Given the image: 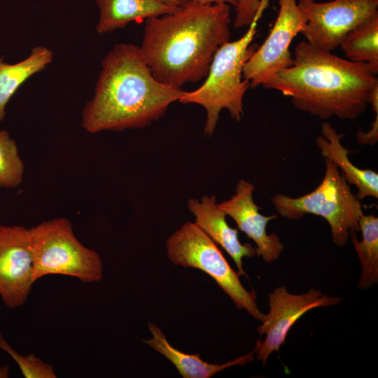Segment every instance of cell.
Listing matches in <instances>:
<instances>
[{"mask_svg":"<svg viewBox=\"0 0 378 378\" xmlns=\"http://www.w3.org/2000/svg\"><path fill=\"white\" fill-rule=\"evenodd\" d=\"M340 48L347 59L368 64L378 73V13L356 26L344 38Z\"/></svg>","mask_w":378,"mask_h":378,"instance_id":"19","label":"cell"},{"mask_svg":"<svg viewBox=\"0 0 378 378\" xmlns=\"http://www.w3.org/2000/svg\"><path fill=\"white\" fill-rule=\"evenodd\" d=\"M0 349L6 352L16 362L25 378H56L53 365L43 361L33 354H18L0 332Z\"/></svg>","mask_w":378,"mask_h":378,"instance_id":"21","label":"cell"},{"mask_svg":"<svg viewBox=\"0 0 378 378\" xmlns=\"http://www.w3.org/2000/svg\"><path fill=\"white\" fill-rule=\"evenodd\" d=\"M368 104H370L373 111L378 113V84L373 86L368 95Z\"/></svg>","mask_w":378,"mask_h":378,"instance_id":"24","label":"cell"},{"mask_svg":"<svg viewBox=\"0 0 378 378\" xmlns=\"http://www.w3.org/2000/svg\"><path fill=\"white\" fill-rule=\"evenodd\" d=\"M184 92L158 81L139 47L118 43L102 61L94 96L82 111V127L91 134L146 127Z\"/></svg>","mask_w":378,"mask_h":378,"instance_id":"2","label":"cell"},{"mask_svg":"<svg viewBox=\"0 0 378 378\" xmlns=\"http://www.w3.org/2000/svg\"><path fill=\"white\" fill-rule=\"evenodd\" d=\"M166 247L174 265L203 271L216 282L238 309H244L260 322L264 321L266 314L258 309L256 293L245 289L240 275L230 267L218 244L195 222L184 223L170 235Z\"/></svg>","mask_w":378,"mask_h":378,"instance_id":"7","label":"cell"},{"mask_svg":"<svg viewBox=\"0 0 378 378\" xmlns=\"http://www.w3.org/2000/svg\"><path fill=\"white\" fill-rule=\"evenodd\" d=\"M298 1H304V0H298ZM307 1H318V0H307Z\"/></svg>","mask_w":378,"mask_h":378,"instance_id":"28","label":"cell"},{"mask_svg":"<svg viewBox=\"0 0 378 378\" xmlns=\"http://www.w3.org/2000/svg\"><path fill=\"white\" fill-rule=\"evenodd\" d=\"M29 229L0 225V297L13 309L26 303L34 284Z\"/></svg>","mask_w":378,"mask_h":378,"instance_id":"11","label":"cell"},{"mask_svg":"<svg viewBox=\"0 0 378 378\" xmlns=\"http://www.w3.org/2000/svg\"><path fill=\"white\" fill-rule=\"evenodd\" d=\"M268 300L269 313L257 328L260 335H266L255 354L258 360L263 365L273 352L279 351L289 330L302 316L314 308L337 304L342 301V298L329 296L315 288L295 295L289 293L283 286L271 292Z\"/></svg>","mask_w":378,"mask_h":378,"instance_id":"10","label":"cell"},{"mask_svg":"<svg viewBox=\"0 0 378 378\" xmlns=\"http://www.w3.org/2000/svg\"><path fill=\"white\" fill-rule=\"evenodd\" d=\"M253 191L252 183L241 179L235 193L218 206L235 221L239 230L255 242L256 254L270 263L279 258L284 245L276 234L267 233V223L276 219L277 216H264L259 212L260 208L254 202Z\"/></svg>","mask_w":378,"mask_h":378,"instance_id":"12","label":"cell"},{"mask_svg":"<svg viewBox=\"0 0 378 378\" xmlns=\"http://www.w3.org/2000/svg\"><path fill=\"white\" fill-rule=\"evenodd\" d=\"M230 6L185 0L174 13L146 20L139 49L153 76L176 88L205 78L229 41Z\"/></svg>","mask_w":378,"mask_h":378,"instance_id":"1","label":"cell"},{"mask_svg":"<svg viewBox=\"0 0 378 378\" xmlns=\"http://www.w3.org/2000/svg\"><path fill=\"white\" fill-rule=\"evenodd\" d=\"M53 59L46 47H34L24 59L8 64L0 58V122L6 115L5 108L19 87L34 74L42 71Z\"/></svg>","mask_w":378,"mask_h":378,"instance_id":"17","label":"cell"},{"mask_svg":"<svg viewBox=\"0 0 378 378\" xmlns=\"http://www.w3.org/2000/svg\"><path fill=\"white\" fill-rule=\"evenodd\" d=\"M29 229L34 283L51 274L71 276L85 284L102 279L99 255L77 239L67 218H55Z\"/></svg>","mask_w":378,"mask_h":378,"instance_id":"6","label":"cell"},{"mask_svg":"<svg viewBox=\"0 0 378 378\" xmlns=\"http://www.w3.org/2000/svg\"><path fill=\"white\" fill-rule=\"evenodd\" d=\"M260 0H239L235 6V18L233 26L239 29L248 26L258 10Z\"/></svg>","mask_w":378,"mask_h":378,"instance_id":"22","label":"cell"},{"mask_svg":"<svg viewBox=\"0 0 378 378\" xmlns=\"http://www.w3.org/2000/svg\"><path fill=\"white\" fill-rule=\"evenodd\" d=\"M24 164L15 141L0 130V187L14 188L21 184Z\"/></svg>","mask_w":378,"mask_h":378,"instance_id":"20","label":"cell"},{"mask_svg":"<svg viewBox=\"0 0 378 378\" xmlns=\"http://www.w3.org/2000/svg\"><path fill=\"white\" fill-rule=\"evenodd\" d=\"M344 134L338 133L328 122L321 124V135L316 137V145L323 158L332 161L342 169L347 183L356 186V197L361 200L367 197L378 198V174L371 169H360L349 158L352 151L341 143Z\"/></svg>","mask_w":378,"mask_h":378,"instance_id":"14","label":"cell"},{"mask_svg":"<svg viewBox=\"0 0 378 378\" xmlns=\"http://www.w3.org/2000/svg\"><path fill=\"white\" fill-rule=\"evenodd\" d=\"M358 225L362 239L358 240L355 232L349 236L362 267L358 287L368 289L378 281V218L363 214Z\"/></svg>","mask_w":378,"mask_h":378,"instance_id":"18","label":"cell"},{"mask_svg":"<svg viewBox=\"0 0 378 378\" xmlns=\"http://www.w3.org/2000/svg\"><path fill=\"white\" fill-rule=\"evenodd\" d=\"M324 162L323 178L313 191L298 197L276 194L271 202L276 212L289 220H300L307 214L323 218L330 225L334 244L342 247L350 232H360L363 207L338 167L326 158Z\"/></svg>","mask_w":378,"mask_h":378,"instance_id":"5","label":"cell"},{"mask_svg":"<svg viewBox=\"0 0 378 378\" xmlns=\"http://www.w3.org/2000/svg\"><path fill=\"white\" fill-rule=\"evenodd\" d=\"M188 208L195 216V223L233 259L239 274L246 276L242 267V259L254 257L255 248L248 243L240 242L237 230L228 225L227 215L216 204V196L204 195L201 200L190 199Z\"/></svg>","mask_w":378,"mask_h":378,"instance_id":"13","label":"cell"},{"mask_svg":"<svg viewBox=\"0 0 378 378\" xmlns=\"http://www.w3.org/2000/svg\"><path fill=\"white\" fill-rule=\"evenodd\" d=\"M166 4H169L174 6H180L185 0H159Z\"/></svg>","mask_w":378,"mask_h":378,"instance_id":"27","label":"cell"},{"mask_svg":"<svg viewBox=\"0 0 378 378\" xmlns=\"http://www.w3.org/2000/svg\"><path fill=\"white\" fill-rule=\"evenodd\" d=\"M307 20L302 31L316 48L332 52L356 26L378 13V0L298 1Z\"/></svg>","mask_w":378,"mask_h":378,"instance_id":"8","label":"cell"},{"mask_svg":"<svg viewBox=\"0 0 378 378\" xmlns=\"http://www.w3.org/2000/svg\"><path fill=\"white\" fill-rule=\"evenodd\" d=\"M10 375V368L8 365L0 366V378H8Z\"/></svg>","mask_w":378,"mask_h":378,"instance_id":"26","label":"cell"},{"mask_svg":"<svg viewBox=\"0 0 378 378\" xmlns=\"http://www.w3.org/2000/svg\"><path fill=\"white\" fill-rule=\"evenodd\" d=\"M357 141L361 144L374 145L378 141V114L371 125V128L366 132L360 130L356 133Z\"/></svg>","mask_w":378,"mask_h":378,"instance_id":"23","label":"cell"},{"mask_svg":"<svg viewBox=\"0 0 378 378\" xmlns=\"http://www.w3.org/2000/svg\"><path fill=\"white\" fill-rule=\"evenodd\" d=\"M148 326L152 337L143 340V342L171 361L183 378H210L227 368L244 365L253 360L261 343L260 339H258L252 351L233 360L223 364L209 363L204 361L199 354H188L172 346L164 333L154 323H149Z\"/></svg>","mask_w":378,"mask_h":378,"instance_id":"15","label":"cell"},{"mask_svg":"<svg viewBox=\"0 0 378 378\" xmlns=\"http://www.w3.org/2000/svg\"><path fill=\"white\" fill-rule=\"evenodd\" d=\"M95 2L99 10L96 26L99 34L125 27L133 21L174 13L180 6L159 0H95Z\"/></svg>","mask_w":378,"mask_h":378,"instance_id":"16","label":"cell"},{"mask_svg":"<svg viewBox=\"0 0 378 378\" xmlns=\"http://www.w3.org/2000/svg\"><path fill=\"white\" fill-rule=\"evenodd\" d=\"M192 1L200 3V4H204L224 3V4H227L230 6L231 5L235 7L239 0H192Z\"/></svg>","mask_w":378,"mask_h":378,"instance_id":"25","label":"cell"},{"mask_svg":"<svg viewBox=\"0 0 378 378\" xmlns=\"http://www.w3.org/2000/svg\"><path fill=\"white\" fill-rule=\"evenodd\" d=\"M269 4L270 0H260L246 33L239 39L222 45L213 57L204 82L193 91H185L178 100L184 104H195L204 108L205 135L213 134L223 109L227 110L235 121L241 119L244 97L250 88L249 82L243 78V68L257 48L251 42L257 34L258 22Z\"/></svg>","mask_w":378,"mask_h":378,"instance_id":"4","label":"cell"},{"mask_svg":"<svg viewBox=\"0 0 378 378\" xmlns=\"http://www.w3.org/2000/svg\"><path fill=\"white\" fill-rule=\"evenodd\" d=\"M292 64L262 87L281 92L293 106L323 120L333 116L355 120L368 106L378 78L365 63L341 58L300 41Z\"/></svg>","mask_w":378,"mask_h":378,"instance_id":"3","label":"cell"},{"mask_svg":"<svg viewBox=\"0 0 378 378\" xmlns=\"http://www.w3.org/2000/svg\"><path fill=\"white\" fill-rule=\"evenodd\" d=\"M279 13L269 35L243 68V78L253 88L263 86L292 64L290 46L306 27L307 20L298 0H279Z\"/></svg>","mask_w":378,"mask_h":378,"instance_id":"9","label":"cell"}]
</instances>
